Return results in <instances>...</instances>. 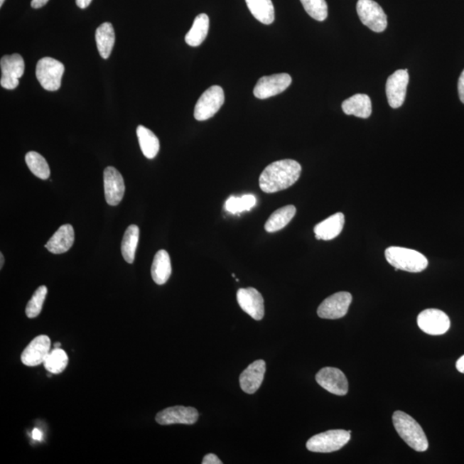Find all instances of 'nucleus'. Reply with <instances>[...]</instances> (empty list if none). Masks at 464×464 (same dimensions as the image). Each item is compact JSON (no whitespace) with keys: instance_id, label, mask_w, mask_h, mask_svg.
<instances>
[{"instance_id":"58836bf2","label":"nucleus","mask_w":464,"mask_h":464,"mask_svg":"<svg viewBox=\"0 0 464 464\" xmlns=\"http://www.w3.org/2000/svg\"><path fill=\"white\" fill-rule=\"evenodd\" d=\"M92 0H76L77 6L80 8V9H85L90 6V4L92 3Z\"/></svg>"},{"instance_id":"aec40b11","label":"nucleus","mask_w":464,"mask_h":464,"mask_svg":"<svg viewBox=\"0 0 464 464\" xmlns=\"http://www.w3.org/2000/svg\"><path fill=\"white\" fill-rule=\"evenodd\" d=\"M345 216L342 212L328 217V219L315 225L314 232L318 240L328 241L338 237L342 232Z\"/></svg>"},{"instance_id":"79ce46f5","label":"nucleus","mask_w":464,"mask_h":464,"mask_svg":"<svg viewBox=\"0 0 464 464\" xmlns=\"http://www.w3.org/2000/svg\"><path fill=\"white\" fill-rule=\"evenodd\" d=\"M60 346H61V345H60V342H56V343L55 344V348H60Z\"/></svg>"},{"instance_id":"72a5a7b5","label":"nucleus","mask_w":464,"mask_h":464,"mask_svg":"<svg viewBox=\"0 0 464 464\" xmlns=\"http://www.w3.org/2000/svg\"><path fill=\"white\" fill-rule=\"evenodd\" d=\"M241 204L242 208H243V212L249 211L250 209L256 206L257 199L252 195H246L241 197Z\"/></svg>"},{"instance_id":"9d476101","label":"nucleus","mask_w":464,"mask_h":464,"mask_svg":"<svg viewBox=\"0 0 464 464\" xmlns=\"http://www.w3.org/2000/svg\"><path fill=\"white\" fill-rule=\"evenodd\" d=\"M419 328L426 334L441 335L448 331L450 322L445 312L437 309L423 311L418 315Z\"/></svg>"},{"instance_id":"a878e982","label":"nucleus","mask_w":464,"mask_h":464,"mask_svg":"<svg viewBox=\"0 0 464 464\" xmlns=\"http://www.w3.org/2000/svg\"><path fill=\"white\" fill-rule=\"evenodd\" d=\"M254 18L261 23H273L274 21V7L272 0H245Z\"/></svg>"},{"instance_id":"4468645a","label":"nucleus","mask_w":464,"mask_h":464,"mask_svg":"<svg viewBox=\"0 0 464 464\" xmlns=\"http://www.w3.org/2000/svg\"><path fill=\"white\" fill-rule=\"evenodd\" d=\"M315 380L321 387L336 396H345L348 392L347 377L338 368L324 367L320 369Z\"/></svg>"},{"instance_id":"bb28decb","label":"nucleus","mask_w":464,"mask_h":464,"mask_svg":"<svg viewBox=\"0 0 464 464\" xmlns=\"http://www.w3.org/2000/svg\"><path fill=\"white\" fill-rule=\"evenodd\" d=\"M139 146L144 156L153 159L158 155L160 148L157 136L150 129L144 126H139L136 130Z\"/></svg>"},{"instance_id":"c756f323","label":"nucleus","mask_w":464,"mask_h":464,"mask_svg":"<svg viewBox=\"0 0 464 464\" xmlns=\"http://www.w3.org/2000/svg\"><path fill=\"white\" fill-rule=\"evenodd\" d=\"M26 161L28 169L37 178L46 180L50 176V168L42 155L36 151H30L26 156Z\"/></svg>"},{"instance_id":"4be33fe9","label":"nucleus","mask_w":464,"mask_h":464,"mask_svg":"<svg viewBox=\"0 0 464 464\" xmlns=\"http://www.w3.org/2000/svg\"><path fill=\"white\" fill-rule=\"evenodd\" d=\"M171 262L169 253L161 249L155 254L151 265V277L158 285H163L169 280L171 275Z\"/></svg>"},{"instance_id":"c85d7f7f","label":"nucleus","mask_w":464,"mask_h":464,"mask_svg":"<svg viewBox=\"0 0 464 464\" xmlns=\"http://www.w3.org/2000/svg\"><path fill=\"white\" fill-rule=\"evenodd\" d=\"M68 356L63 349L53 348L44 361V367L52 374H60L67 368Z\"/></svg>"},{"instance_id":"f03ea898","label":"nucleus","mask_w":464,"mask_h":464,"mask_svg":"<svg viewBox=\"0 0 464 464\" xmlns=\"http://www.w3.org/2000/svg\"><path fill=\"white\" fill-rule=\"evenodd\" d=\"M393 424L400 437L414 450L423 453L428 449V441L419 423L408 414L396 411Z\"/></svg>"},{"instance_id":"423d86ee","label":"nucleus","mask_w":464,"mask_h":464,"mask_svg":"<svg viewBox=\"0 0 464 464\" xmlns=\"http://www.w3.org/2000/svg\"><path fill=\"white\" fill-rule=\"evenodd\" d=\"M225 104L224 90L219 85H212L200 97L195 108V118L197 121H207L215 116Z\"/></svg>"},{"instance_id":"e433bc0d","label":"nucleus","mask_w":464,"mask_h":464,"mask_svg":"<svg viewBox=\"0 0 464 464\" xmlns=\"http://www.w3.org/2000/svg\"><path fill=\"white\" fill-rule=\"evenodd\" d=\"M48 1L49 0H32L31 7L34 9H39V8L46 6Z\"/></svg>"},{"instance_id":"412c9836","label":"nucleus","mask_w":464,"mask_h":464,"mask_svg":"<svg viewBox=\"0 0 464 464\" xmlns=\"http://www.w3.org/2000/svg\"><path fill=\"white\" fill-rule=\"evenodd\" d=\"M343 112L347 116L367 119L372 114V101L365 94H356L342 104Z\"/></svg>"},{"instance_id":"a19ab883","label":"nucleus","mask_w":464,"mask_h":464,"mask_svg":"<svg viewBox=\"0 0 464 464\" xmlns=\"http://www.w3.org/2000/svg\"><path fill=\"white\" fill-rule=\"evenodd\" d=\"M4 262H5V258H4L3 254H0V269H2L4 266Z\"/></svg>"},{"instance_id":"37998d69","label":"nucleus","mask_w":464,"mask_h":464,"mask_svg":"<svg viewBox=\"0 0 464 464\" xmlns=\"http://www.w3.org/2000/svg\"><path fill=\"white\" fill-rule=\"evenodd\" d=\"M4 2H5V0H0V6H3Z\"/></svg>"},{"instance_id":"6ab92c4d","label":"nucleus","mask_w":464,"mask_h":464,"mask_svg":"<svg viewBox=\"0 0 464 464\" xmlns=\"http://www.w3.org/2000/svg\"><path fill=\"white\" fill-rule=\"evenodd\" d=\"M74 243V229L72 225L67 224L61 225L48 240L45 247L49 252L59 254L68 252Z\"/></svg>"},{"instance_id":"2eb2a0df","label":"nucleus","mask_w":464,"mask_h":464,"mask_svg":"<svg viewBox=\"0 0 464 464\" xmlns=\"http://www.w3.org/2000/svg\"><path fill=\"white\" fill-rule=\"evenodd\" d=\"M237 299L238 305L246 313L257 321H260L264 317V301L262 296L253 287L241 288L237 291Z\"/></svg>"},{"instance_id":"39448f33","label":"nucleus","mask_w":464,"mask_h":464,"mask_svg":"<svg viewBox=\"0 0 464 464\" xmlns=\"http://www.w3.org/2000/svg\"><path fill=\"white\" fill-rule=\"evenodd\" d=\"M65 67L60 61L44 57L36 65V77L43 88L48 92H56L60 88Z\"/></svg>"},{"instance_id":"1a4fd4ad","label":"nucleus","mask_w":464,"mask_h":464,"mask_svg":"<svg viewBox=\"0 0 464 464\" xmlns=\"http://www.w3.org/2000/svg\"><path fill=\"white\" fill-rule=\"evenodd\" d=\"M291 84V77L287 73L264 76L261 77L254 86V95L258 99H266L285 92Z\"/></svg>"},{"instance_id":"ea45409f","label":"nucleus","mask_w":464,"mask_h":464,"mask_svg":"<svg viewBox=\"0 0 464 464\" xmlns=\"http://www.w3.org/2000/svg\"><path fill=\"white\" fill-rule=\"evenodd\" d=\"M455 367H457L458 371L464 373V355L461 357V358H459V360L457 361V365H455Z\"/></svg>"},{"instance_id":"9b49d317","label":"nucleus","mask_w":464,"mask_h":464,"mask_svg":"<svg viewBox=\"0 0 464 464\" xmlns=\"http://www.w3.org/2000/svg\"><path fill=\"white\" fill-rule=\"evenodd\" d=\"M351 293L340 291L324 301L318 309L319 318L323 319H339L347 315L352 303Z\"/></svg>"},{"instance_id":"c9c22d12","label":"nucleus","mask_w":464,"mask_h":464,"mask_svg":"<svg viewBox=\"0 0 464 464\" xmlns=\"http://www.w3.org/2000/svg\"><path fill=\"white\" fill-rule=\"evenodd\" d=\"M458 94L460 100L464 104V70L458 80Z\"/></svg>"},{"instance_id":"a211bd4d","label":"nucleus","mask_w":464,"mask_h":464,"mask_svg":"<svg viewBox=\"0 0 464 464\" xmlns=\"http://www.w3.org/2000/svg\"><path fill=\"white\" fill-rule=\"evenodd\" d=\"M265 372L264 360H259L250 364L240 375L239 383L242 389L247 394L256 393L264 382Z\"/></svg>"},{"instance_id":"dca6fc26","label":"nucleus","mask_w":464,"mask_h":464,"mask_svg":"<svg viewBox=\"0 0 464 464\" xmlns=\"http://www.w3.org/2000/svg\"><path fill=\"white\" fill-rule=\"evenodd\" d=\"M104 194L109 206H117L125 194V183L116 168L107 167L104 172Z\"/></svg>"},{"instance_id":"0eeeda50","label":"nucleus","mask_w":464,"mask_h":464,"mask_svg":"<svg viewBox=\"0 0 464 464\" xmlns=\"http://www.w3.org/2000/svg\"><path fill=\"white\" fill-rule=\"evenodd\" d=\"M356 8L360 21L369 30L377 33L386 30L387 16L379 4L373 0H359Z\"/></svg>"},{"instance_id":"f3484780","label":"nucleus","mask_w":464,"mask_h":464,"mask_svg":"<svg viewBox=\"0 0 464 464\" xmlns=\"http://www.w3.org/2000/svg\"><path fill=\"white\" fill-rule=\"evenodd\" d=\"M51 340L48 335H39L32 340L24 349L21 355L23 365L27 367H37L43 364L50 352Z\"/></svg>"},{"instance_id":"f8f14e48","label":"nucleus","mask_w":464,"mask_h":464,"mask_svg":"<svg viewBox=\"0 0 464 464\" xmlns=\"http://www.w3.org/2000/svg\"><path fill=\"white\" fill-rule=\"evenodd\" d=\"M409 76L408 70H398L389 77L386 82V96L389 106L398 109L404 104L408 87Z\"/></svg>"},{"instance_id":"ddd939ff","label":"nucleus","mask_w":464,"mask_h":464,"mask_svg":"<svg viewBox=\"0 0 464 464\" xmlns=\"http://www.w3.org/2000/svg\"><path fill=\"white\" fill-rule=\"evenodd\" d=\"M199 413L192 406H175L160 411L156 416V421L160 425L173 424L193 425L198 421Z\"/></svg>"},{"instance_id":"b1692460","label":"nucleus","mask_w":464,"mask_h":464,"mask_svg":"<svg viewBox=\"0 0 464 464\" xmlns=\"http://www.w3.org/2000/svg\"><path fill=\"white\" fill-rule=\"evenodd\" d=\"M209 31V18L207 14L196 16L194 23L185 36V42L191 47H198L206 40Z\"/></svg>"},{"instance_id":"7ed1b4c3","label":"nucleus","mask_w":464,"mask_h":464,"mask_svg":"<svg viewBox=\"0 0 464 464\" xmlns=\"http://www.w3.org/2000/svg\"><path fill=\"white\" fill-rule=\"evenodd\" d=\"M386 260L395 268L409 273H420L428 268V261L426 257L416 250L389 247L385 250Z\"/></svg>"},{"instance_id":"cd10ccee","label":"nucleus","mask_w":464,"mask_h":464,"mask_svg":"<svg viewBox=\"0 0 464 464\" xmlns=\"http://www.w3.org/2000/svg\"><path fill=\"white\" fill-rule=\"evenodd\" d=\"M139 228L137 225H131L123 237L122 243V257L127 264H132L135 259V252L139 243Z\"/></svg>"},{"instance_id":"f704fd0d","label":"nucleus","mask_w":464,"mask_h":464,"mask_svg":"<svg viewBox=\"0 0 464 464\" xmlns=\"http://www.w3.org/2000/svg\"><path fill=\"white\" fill-rule=\"evenodd\" d=\"M220 459L216 455L210 453L205 455L203 464H221Z\"/></svg>"},{"instance_id":"20e7f679","label":"nucleus","mask_w":464,"mask_h":464,"mask_svg":"<svg viewBox=\"0 0 464 464\" xmlns=\"http://www.w3.org/2000/svg\"><path fill=\"white\" fill-rule=\"evenodd\" d=\"M350 438L351 431L330 430L311 438L306 447L312 453H330L342 449Z\"/></svg>"},{"instance_id":"4c0bfd02","label":"nucleus","mask_w":464,"mask_h":464,"mask_svg":"<svg viewBox=\"0 0 464 464\" xmlns=\"http://www.w3.org/2000/svg\"><path fill=\"white\" fill-rule=\"evenodd\" d=\"M32 438L36 441H41L43 439V433L38 428H35L32 431Z\"/></svg>"},{"instance_id":"7c9ffc66","label":"nucleus","mask_w":464,"mask_h":464,"mask_svg":"<svg viewBox=\"0 0 464 464\" xmlns=\"http://www.w3.org/2000/svg\"><path fill=\"white\" fill-rule=\"evenodd\" d=\"M47 293L48 288L45 286H40L36 289L26 306V313L28 318L38 317L41 311L43 310V303L45 299H46Z\"/></svg>"},{"instance_id":"2f4dec72","label":"nucleus","mask_w":464,"mask_h":464,"mask_svg":"<svg viewBox=\"0 0 464 464\" xmlns=\"http://www.w3.org/2000/svg\"><path fill=\"white\" fill-rule=\"evenodd\" d=\"M306 11L312 18L323 22L328 18V5L325 0H301Z\"/></svg>"},{"instance_id":"f257e3e1","label":"nucleus","mask_w":464,"mask_h":464,"mask_svg":"<svg viewBox=\"0 0 464 464\" xmlns=\"http://www.w3.org/2000/svg\"><path fill=\"white\" fill-rule=\"evenodd\" d=\"M302 167L295 160L284 159L266 166L259 179L261 190L273 194L286 190L301 178Z\"/></svg>"},{"instance_id":"6e6552de","label":"nucleus","mask_w":464,"mask_h":464,"mask_svg":"<svg viewBox=\"0 0 464 464\" xmlns=\"http://www.w3.org/2000/svg\"><path fill=\"white\" fill-rule=\"evenodd\" d=\"M1 68V80L0 85L6 90H14L19 85V79L23 75L26 64L23 57L18 53L5 55L0 60Z\"/></svg>"},{"instance_id":"5701e85b","label":"nucleus","mask_w":464,"mask_h":464,"mask_svg":"<svg viewBox=\"0 0 464 464\" xmlns=\"http://www.w3.org/2000/svg\"><path fill=\"white\" fill-rule=\"evenodd\" d=\"M95 37L98 52L102 59H109L116 42V35L112 24L110 23L101 24L97 28Z\"/></svg>"},{"instance_id":"473e14b6","label":"nucleus","mask_w":464,"mask_h":464,"mask_svg":"<svg viewBox=\"0 0 464 464\" xmlns=\"http://www.w3.org/2000/svg\"><path fill=\"white\" fill-rule=\"evenodd\" d=\"M225 209H227L229 212L233 213V215L243 212V209H242L241 197L240 198H237V197L235 196L230 197L227 200V203H225Z\"/></svg>"},{"instance_id":"393cba45","label":"nucleus","mask_w":464,"mask_h":464,"mask_svg":"<svg viewBox=\"0 0 464 464\" xmlns=\"http://www.w3.org/2000/svg\"><path fill=\"white\" fill-rule=\"evenodd\" d=\"M296 212L297 210H296V207L293 205L278 209V210L272 213V215L266 222L264 227L266 232L272 233L281 231L293 219Z\"/></svg>"}]
</instances>
